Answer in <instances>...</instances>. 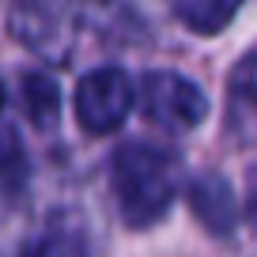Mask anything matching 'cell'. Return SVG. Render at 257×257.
Wrapping results in <instances>:
<instances>
[{
	"label": "cell",
	"mask_w": 257,
	"mask_h": 257,
	"mask_svg": "<svg viewBox=\"0 0 257 257\" xmlns=\"http://www.w3.org/2000/svg\"><path fill=\"white\" fill-rule=\"evenodd\" d=\"M227 137L257 144V53H246L227 76Z\"/></svg>",
	"instance_id": "277c9868"
},
{
	"label": "cell",
	"mask_w": 257,
	"mask_h": 257,
	"mask_svg": "<svg viewBox=\"0 0 257 257\" xmlns=\"http://www.w3.org/2000/svg\"><path fill=\"white\" fill-rule=\"evenodd\" d=\"M61 110V91L46 72H27L23 76V113L31 117V125L49 128Z\"/></svg>",
	"instance_id": "ba28073f"
},
{
	"label": "cell",
	"mask_w": 257,
	"mask_h": 257,
	"mask_svg": "<svg viewBox=\"0 0 257 257\" xmlns=\"http://www.w3.org/2000/svg\"><path fill=\"white\" fill-rule=\"evenodd\" d=\"M19 257H91V249H87V234L76 219L57 216L53 223H46L27 242Z\"/></svg>",
	"instance_id": "8992f818"
},
{
	"label": "cell",
	"mask_w": 257,
	"mask_h": 257,
	"mask_svg": "<svg viewBox=\"0 0 257 257\" xmlns=\"http://www.w3.org/2000/svg\"><path fill=\"white\" fill-rule=\"evenodd\" d=\"M0 110H4V83H0Z\"/></svg>",
	"instance_id": "30bf717a"
},
{
	"label": "cell",
	"mask_w": 257,
	"mask_h": 257,
	"mask_svg": "<svg viewBox=\"0 0 257 257\" xmlns=\"http://www.w3.org/2000/svg\"><path fill=\"white\" fill-rule=\"evenodd\" d=\"M170 8L193 34H219L238 16L242 0H170Z\"/></svg>",
	"instance_id": "52a82bcc"
},
{
	"label": "cell",
	"mask_w": 257,
	"mask_h": 257,
	"mask_svg": "<svg viewBox=\"0 0 257 257\" xmlns=\"http://www.w3.org/2000/svg\"><path fill=\"white\" fill-rule=\"evenodd\" d=\"M189 208L212 234H231L238 223V204L223 174H201L189 182Z\"/></svg>",
	"instance_id": "5b68a950"
},
{
	"label": "cell",
	"mask_w": 257,
	"mask_h": 257,
	"mask_svg": "<svg viewBox=\"0 0 257 257\" xmlns=\"http://www.w3.org/2000/svg\"><path fill=\"white\" fill-rule=\"evenodd\" d=\"M110 189L128 227H155L182 189V159L170 148L128 140L110 159Z\"/></svg>",
	"instance_id": "6da1fadb"
},
{
	"label": "cell",
	"mask_w": 257,
	"mask_h": 257,
	"mask_svg": "<svg viewBox=\"0 0 257 257\" xmlns=\"http://www.w3.org/2000/svg\"><path fill=\"white\" fill-rule=\"evenodd\" d=\"M140 110L167 133H189L208 117V98L193 80L178 72H148L140 80Z\"/></svg>",
	"instance_id": "7a4b0ae2"
},
{
	"label": "cell",
	"mask_w": 257,
	"mask_h": 257,
	"mask_svg": "<svg viewBox=\"0 0 257 257\" xmlns=\"http://www.w3.org/2000/svg\"><path fill=\"white\" fill-rule=\"evenodd\" d=\"M242 212H246V223L257 231V170L249 174V182H246V204H242Z\"/></svg>",
	"instance_id": "9c48e42d"
},
{
	"label": "cell",
	"mask_w": 257,
	"mask_h": 257,
	"mask_svg": "<svg viewBox=\"0 0 257 257\" xmlns=\"http://www.w3.org/2000/svg\"><path fill=\"white\" fill-rule=\"evenodd\" d=\"M137 102V87L121 68H95L76 83V121L91 137H106L128 117Z\"/></svg>",
	"instance_id": "3957f363"
}]
</instances>
